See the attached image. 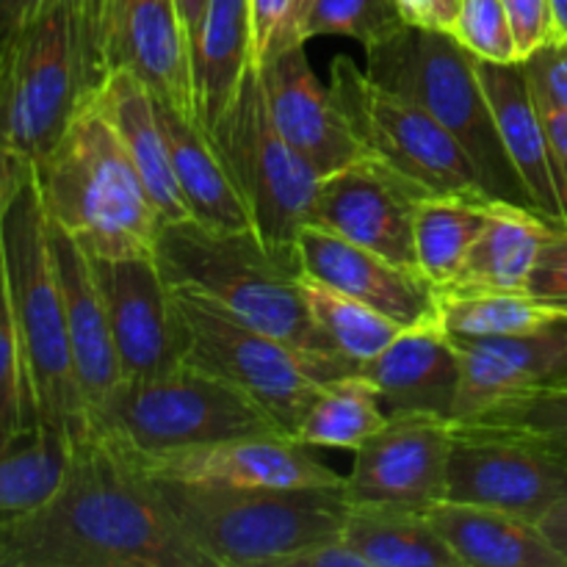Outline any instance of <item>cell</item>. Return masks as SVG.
<instances>
[{
  "instance_id": "5",
  "label": "cell",
  "mask_w": 567,
  "mask_h": 567,
  "mask_svg": "<svg viewBox=\"0 0 567 567\" xmlns=\"http://www.w3.org/2000/svg\"><path fill=\"white\" fill-rule=\"evenodd\" d=\"M155 264L166 286L199 293L255 330L313 352H336L310 316L299 275L277 264L255 230H210L197 219L161 221Z\"/></svg>"
},
{
  "instance_id": "15",
  "label": "cell",
  "mask_w": 567,
  "mask_h": 567,
  "mask_svg": "<svg viewBox=\"0 0 567 567\" xmlns=\"http://www.w3.org/2000/svg\"><path fill=\"white\" fill-rule=\"evenodd\" d=\"M111 446V443H109ZM313 446L288 435H252L164 454L116 452L147 480L219 487H321L347 485L338 471L321 463Z\"/></svg>"
},
{
  "instance_id": "20",
  "label": "cell",
  "mask_w": 567,
  "mask_h": 567,
  "mask_svg": "<svg viewBox=\"0 0 567 567\" xmlns=\"http://www.w3.org/2000/svg\"><path fill=\"white\" fill-rule=\"evenodd\" d=\"M457 347L463 354V382L452 421L476 419L502 399L567 377V324L535 336L465 338Z\"/></svg>"
},
{
  "instance_id": "42",
  "label": "cell",
  "mask_w": 567,
  "mask_h": 567,
  "mask_svg": "<svg viewBox=\"0 0 567 567\" xmlns=\"http://www.w3.org/2000/svg\"><path fill=\"white\" fill-rule=\"evenodd\" d=\"M282 567H369L365 559L349 546L343 537L336 540H324L313 548H305V551L288 557Z\"/></svg>"
},
{
  "instance_id": "26",
  "label": "cell",
  "mask_w": 567,
  "mask_h": 567,
  "mask_svg": "<svg viewBox=\"0 0 567 567\" xmlns=\"http://www.w3.org/2000/svg\"><path fill=\"white\" fill-rule=\"evenodd\" d=\"M155 111L164 125L172 169H175L177 186H181L192 219L210 230H252L247 205L233 186L208 133L161 100H155Z\"/></svg>"
},
{
  "instance_id": "46",
  "label": "cell",
  "mask_w": 567,
  "mask_h": 567,
  "mask_svg": "<svg viewBox=\"0 0 567 567\" xmlns=\"http://www.w3.org/2000/svg\"><path fill=\"white\" fill-rule=\"evenodd\" d=\"M28 166L31 164H25L22 158H17L9 147H3V144H0V221H3L6 205L11 203V197H14L17 186H20V181H22V175H25Z\"/></svg>"
},
{
  "instance_id": "36",
  "label": "cell",
  "mask_w": 567,
  "mask_h": 567,
  "mask_svg": "<svg viewBox=\"0 0 567 567\" xmlns=\"http://www.w3.org/2000/svg\"><path fill=\"white\" fill-rule=\"evenodd\" d=\"M33 421H39V415L28 385L20 336L11 313L3 252H0V430L14 432Z\"/></svg>"
},
{
  "instance_id": "40",
  "label": "cell",
  "mask_w": 567,
  "mask_h": 567,
  "mask_svg": "<svg viewBox=\"0 0 567 567\" xmlns=\"http://www.w3.org/2000/svg\"><path fill=\"white\" fill-rule=\"evenodd\" d=\"M507 11L509 28H513L515 48H518V61L535 53L546 42H551L554 33V14L551 0H502Z\"/></svg>"
},
{
  "instance_id": "17",
  "label": "cell",
  "mask_w": 567,
  "mask_h": 567,
  "mask_svg": "<svg viewBox=\"0 0 567 567\" xmlns=\"http://www.w3.org/2000/svg\"><path fill=\"white\" fill-rule=\"evenodd\" d=\"M299 271L369 305L404 330L437 319V288L419 269L393 264L321 227L308 225L299 233Z\"/></svg>"
},
{
  "instance_id": "33",
  "label": "cell",
  "mask_w": 567,
  "mask_h": 567,
  "mask_svg": "<svg viewBox=\"0 0 567 567\" xmlns=\"http://www.w3.org/2000/svg\"><path fill=\"white\" fill-rule=\"evenodd\" d=\"M299 288H302V297L308 302L316 327L324 332L332 349L341 352L343 358L354 360L358 365L377 358L404 330L369 305L358 302L349 293L327 286V282L316 280L305 271H299Z\"/></svg>"
},
{
  "instance_id": "35",
  "label": "cell",
  "mask_w": 567,
  "mask_h": 567,
  "mask_svg": "<svg viewBox=\"0 0 567 567\" xmlns=\"http://www.w3.org/2000/svg\"><path fill=\"white\" fill-rule=\"evenodd\" d=\"M399 0H313L305 22V39L347 37L363 48L385 42L404 28Z\"/></svg>"
},
{
  "instance_id": "38",
  "label": "cell",
  "mask_w": 567,
  "mask_h": 567,
  "mask_svg": "<svg viewBox=\"0 0 567 567\" xmlns=\"http://www.w3.org/2000/svg\"><path fill=\"white\" fill-rule=\"evenodd\" d=\"M313 0H252V61L266 66L305 44V22Z\"/></svg>"
},
{
  "instance_id": "44",
  "label": "cell",
  "mask_w": 567,
  "mask_h": 567,
  "mask_svg": "<svg viewBox=\"0 0 567 567\" xmlns=\"http://www.w3.org/2000/svg\"><path fill=\"white\" fill-rule=\"evenodd\" d=\"M59 0H0V44L20 33L28 22L42 17Z\"/></svg>"
},
{
  "instance_id": "6",
  "label": "cell",
  "mask_w": 567,
  "mask_h": 567,
  "mask_svg": "<svg viewBox=\"0 0 567 567\" xmlns=\"http://www.w3.org/2000/svg\"><path fill=\"white\" fill-rule=\"evenodd\" d=\"M86 430L120 452L142 457L230 437L282 435L255 399L192 363L122 380L105 402L89 410Z\"/></svg>"
},
{
  "instance_id": "8",
  "label": "cell",
  "mask_w": 567,
  "mask_h": 567,
  "mask_svg": "<svg viewBox=\"0 0 567 567\" xmlns=\"http://www.w3.org/2000/svg\"><path fill=\"white\" fill-rule=\"evenodd\" d=\"M208 138L247 205L258 241L277 264L299 275V233L310 225L321 175L271 122L255 61Z\"/></svg>"
},
{
  "instance_id": "45",
  "label": "cell",
  "mask_w": 567,
  "mask_h": 567,
  "mask_svg": "<svg viewBox=\"0 0 567 567\" xmlns=\"http://www.w3.org/2000/svg\"><path fill=\"white\" fill-rule=\"evenodd\" d=\"M546 122L548 142H551L554 166H557L559 194H563V208L567 221V111H540Z\"/></svg>"
},
{
  "instance_id": "3",
  "label": "cell",
  "mask_w": 567,
  "mask_h": 567,
  "mask_svg": "<svg viewBox=\"0 0 567 567\" xmlns=\"http://www.w3.org/2000/svg\"><path fill=\"white\" fill-rule=\"evenodd\" d=\"M153 482L181 535L210 567H282L288 557L343 537L347 485L219 487Z\"/></svg>"
},
{
  "instance_id": "2",
  "label": "cell",
  "mask_w": 567,
  "mask_h": 567,
  "mask_svg": "<svg viewBox=\"0 0 567 567\" xmlns=\"http://www.w3.org/2000/svg\"><path fill=\"white\" fill-rule=\"evenodd\" d=\"M33 172L48 219L89 258L155 255L161 216L94 97Z\"/></svg>"
},
{
  "instance_id": "4",
  "label": "cell",
  "mask_w": 567,
  "mask_h": 567,
  "mask_svg": "<svg viewBox=\"0 0 567 567\" xmlns=\"http://www.w3.org/2000/svg\"><path fill=\"white\" fill-rule=\"evenodd\" d=\"M0 252L39 421L64 426L72 437H81L86 432V408L72 365L50 219L33 166H28L14 197L6 205Z\"/></svg>"
},
{
  "instance_id": "25",
  "label": "cell",
  "mask_w": 567,
  "mask_h": 567,
  "mask_svg": "<svg viewBox=\"0 0 567 567\" xmlns=\"http://www.w3.org/2000/svg\"><path fill=\"white\" fill-rule=\"evenodd\" d=\"M557 225L526 205L493 199L463 269L441 291H529L532 271Z\"/></svg>"
},
{
  "instance_id": "10",
  "label": "cell",
  "mask_w": 567,
  "mask_h": 567,
  "mask_svg": "<svg viewBox=\"0 0 567 567\" xmlns=\"http://www.w3.org/2000/svg\"><path fill=\"white\" fill-rule=\"evenodd\" d=\"M330 81L332 100L365 153L426 197L491 199L471 155L430 111L371 81L349 55H338Z\"/></svg>"
},
{
  "instance_id": "13",
  "label": "cell",
  "mask_w": 567,
  "mask_h": 567,
  "mask_svg": "<svg viewBox=\"0 0 567 567\" xmlns=\"http://www.w3.org/2000/svg\"><path fill=\"white\" fill-rule=\"evenodd\" d=\"M89 260L109 310L122 380L164 374L186 363V321L155 255Z\"/></svg>"
},
{
  "instance_id": "31",
  "label": "cell",
  "mask_w": 567,
  "mask_h": 567,
  "mask_svg": "<svg viewBox=\"0 0 567 567\" xmlns=\"http://www.w3.org/2000/svg\"><path fill=\"white\" fill-rule=\"evenodd\" d=\"M493 199L424 197L415 208V260L432 286H452L463 269L476 236L491 219Z\"/></svg>"
},
{
  "instance_id": "7",
  "label": "cell",
  "mask_w": 567,
  "mask_h": 567,
  "mask_svg": "<svg viewBox=\"0 0 567 567\" xmlns=\"http://www.w3.org/2000/svg\"><path fill=\"white\" fill-rule=\"evenodd\" d=\"M374 83L430 111L474 161L491 199L526 205L532 199L498 138L485 89L471 55L449 31L404 25L385 42L365 48ZM535 210V208H532Z\"/></svg>"
},
{
  "instance_id": "51",
  "label": "cell",
  "mask_w": 567,
  "mask_h": 567,
  "mask_svg": "<svg viewBox=\"0 0 567 567\" xmlns=\"http://www.w3.org/2000/svg\"><path fill=\"white\" fill-rule=\"evenodd\" d=\"M0 437H3V432H0Z\"/></svg>"
},
{
  "instance_id": "19",
  "label": "cell",
  "mask_w": 567,
  "mask_h": 567,
  "mask_svg": "<svg viewBox=\"0 0 567 567\" xmlns=\"http://www.w3.org/2000/svg\"><path fill=\"white\" fill-rule=\"evenodd\" d=\"M388 415L452 419L463 382V354L441 321L408 327L377 358L360 365Z\"/></svg>"
},
{
  "instance_id": "21",
  "label": "cell",
  "mask_w": 567,
  "mask_h": 567,
  "mask_svg": "<svg viewBox=\"0 0 567 567\" xmlns=\"http://www.w3.org/2000/svg\"><path fill=\"white\" fill-rule=\"evenodd\" d=\"M476 75L485 89L504 153L515 175L524 183L532 208L546 216L551 225L567 227L551 142H548L546 122L537 109L529 81H526L524 64L520 61L496 64V61L476 59Z\"/></svg>"
},
{
  "instance_id": "12",
  "label": "cell",
  "mask_w": 567,
  "mask_h": 567,
  "mask_svg": "<svg viewBox=\"0 0 567 567\" xmlns=\"http://www.w3.org/2000/svg\"><path fill=\"white\" fill-rule=\"evenodd\" d=\"M452 419L388 415V424L358 449L347 496L352 507L426 513L446 502Z\"/></svg>"
},
{
  "instance_id": "43",
  "label": "cell",
  "mask_w": 567,
  "mask_h": 567,
  "mask_svg": "<svg viewBox=\"0 0 567 567\" xmlns=\"http://www.w3.org/2000/svg\"><path fill=\"white\" fill-rule=\"evenodd\" d=\"M399 9L408 25L449 31L457 17L460 0H399Z\"/></svg>"
},
{
  "instance_id": "29",
  "label": "cell",
  "mask_w": 567,
  "mask_h": 567,
  "mask_svg": "<svg viewBox=\"0 0 567 567\" xmlns=\"http://www.w3.org/2000/svg\"><path fill=\"white\" fill-rule=\"evenodd\" d=\"M343 540L369 567H463L426 513L352 507Z\"/></svg>"
},
{
  "instance_id": "27",
  "label": "cell",
  "mask_w": 567,
  "mask_h": 567,
  "mask_svg": "<svg viewBox=\"0 0 567 567\" xmlns=\"http://www.w3.org/2000/svg\"><path fill=\"white\" fill-rule=\"evenodd\" d=\"M252 64V0H210L203 28L192 44V78L197 125H216L236 97Z\"/></svg>"
},
{
  "instance_id": "24",
  "label": "cell",
  "mask_w": 567,
  "mask_h": 567,
  "mask_svg": "<svg viewBox=\"0 0 567 567\" xmlns=\"http://www.w3.org/2000/svg\"><path fill=\"white\" fill-rule=\"evenodd\" d=\"M437 535L471 567H567V559L540 532L518 515L463 502H441L426 509Z\"/></svg>"
},
{
  "instance_id": "23",
  "label": "cell",
  "mask_w": 567,
  "mask_h": 567,
  "mask_svg": "<svg viewBox=\"0 0 567 567\" xmlns=\"http://www.w3.org/2000/svg\"><path fill=\"white\" fill-rule=\"evenodd\" d=\"M94 103L114 125L161 221L192 219L181 186H177L175 169H172L169 144H166L164 125L155 111L153 92L131 70H114L94 94Z\"/></svg>"
},
{
  "instance_id": "50",
  "label": "cell",
  "mask_w": 567,
  "mask_h": 567,
  "mask_svg": "<svg viewBox=\"0 0 567 567\" xmlns=\"http://www.w3.org/2000/svg\"><path fill=\"white\" fill-rule=\"evenodd\" d=\"M0 53H3V44H0Z\"/></svg>"
},
{
  "instance_id": "16",
  "label": "cell",
  "mask_w": 567,
  "mask_h": 567,
  "mask_svg": "<svg viewBox=\"0 0 567 567\" xmlns=\"http://www.w3.org/2000/svg\"><path fill=\"white\" fill-rule=\"evenodd\" d=\"M103 42L109 72L131 70L155 100L197 122L192 44L177 0H105Z\"/></svg>"
},
{
  "instance_id": "49",
  "label": "cell",
  "mask_w": 567,
  "mask_h": 567,
  "mask_svg": "<svg viewBox=\"0 0 567 567\" xmlns=\"http://www.w3.org/2000/svg\"><path fill=\"white\" fill-rule=\"evenodd\" d=\"M551 14H554V39H565L567 42V0H551Z\"/></svg>"
},
{
  "instance_id": "41",
  "label": "cell",
  "mask_w": 567,
  "mask_h": 567,
  "mask_svg": "<svg viewBox=\"0 0 567 567\" xmlns=\"http://www.w3.org/2000/svg\"><path fill=\"white\" fill-rule=\"evenodd\" d=\"M529 293L567 308V227H557L543 247L529 280Z\"/></svg>"
},
{
  "instance_id": "47",
  "label": "cell",
  "mask_w": 567,
  "mask_h": 567,
  "mask_svg": "<svg viewBox=\"0 0 567 567\" xmlns=\"http://www.w3.org/2000/svg\"><path fill=\"white\" fill-rule=\"evenodd\" d=\"M537 526H540V532L546 535V540L567 559V498L554 504V507L537 520Z\"/></svg>"
},
{
  "instance_id": "30",
  "label": "cell",
  "mask_w": 567,
  "mask_h": 567,
  "mask_svg": "<svg viewBox=\"0 0 567 567\" xmlns=\"http://www.w3.org/2000/svg\"><path fill=\"white\" fill-rule=\"evenodd\" d=\"M437 321L457 341L535 336L567 324V308L529 291H437Z\"/></svg>"
},
{
  "instance_id": "1",
  "label": "cell",
  "mask_w": 567,
  "mask_h": 567,
  "mask_svg": "<svg viewBox=\"0 0 567 567\" xmlns=\"http://www.w3.org/2000/svg\"><path fill=\"white\" fill-rule=\"evenodd\" d=\"M0 567H210L153 482L92 432L53 498L0 535Z\"/></svg>"
},
{
  "instance_id": "37",
  "label": "cell",
  "mask_w": 567,
  "mask_h": 567,
  "mask_svg": "<svg viewBox=\"0 0 567 567\" xmlns=\"http://www.w3.org/2000/svg\"><path fill=\"white\" fill-rule=\"evenodd\" d=\"M449 33L480 61H518V48L502 0H460Z\"/></svg>"
},
{
  "instance_id": "18",
  "label": "cell",
  "mask_w": 567,
  "mask_h": 567,
  "mask_svg": "<svg viewBox=\"0 0 567 567\" xmlns=\"http://www.w3.org/2000/svg\"><path fill=\"white\" fill-rule=\"evenodd\" d=\"M271 122L286 142L319 172L332 175L365 155L363 144L338 111L330 89H324L305 55V44L260 66Z\"/></svg>"
},
{
  "instance_id": "9",
  "label": "cell",
  "mask_w": 567,
  "mask_h": 567,
  "mask_svg": "<svg viewBox=\"0 0 567 567\" xmlns=\"http://www.w3.org/2000/svg\"><path fill=\"white\" fill-rule=\"evenodd\" d=\"M172 293L188 330L186 363L221 377L255 399L282 435L297 437L321 385L360 371L343 354L313 352L255 330L199 293L183 288H172Z\"/></svg>"
},
{
  "instance_id": "14",
  "label": "cell",
  "mask_w": 567,
  "mask_h": 567,
  "mask_svg": "<svg viewBox=\"0 0 567 567\" xmlns=\"http://www.w3.org/2000/svg\"><path fill=\"white\" fill-rule=\"evenodd\" d=\"M424 197L408 177L365 153L321 177L310 225L374 249L393 264L419 269L415 208Z\"/></svg>"
},
{
  "instance_id": "48",
  "label": "cell",
  "mask_w": 567,
  "mask_h": 567,
  "mask_svg": "<svg viewBox=\"0 0 567 567\" xmlns=\"http://www.w3.org/2000/svg\"><path fill=\"white\" fill-rule=\"evenodd\" d=\"M208 3L210 0H177V11H181V20H183V28H186L188 44H194L199 28H203Z\"/></svg>"
},
{
  "instance_id": "32",
  "label": "cell",
  "mask_w": 567,
  "mask_h": 567,
  "mask_svg": "<svg viewBox=\"0 0 567 567\" xmlns=\"http://www.w3.org/2000/svg\"><path fill=\"white\" fill-rule=\"evenodd\" d=\"M388 424V413L377 388L363 374L338 377L321 385L308 415L297 430V441L308 446L354 449Z\"/></svg>"
},
{
  "instance_id": "28",
  "label": "cell",
  "mask_w": 567,
  "mask_h": 567,
  "mask_svg": "<svg viewBox=\"0 0 567 567\" xmlns=\"http://www.w3.org/2000/svg\"><path fill=\"white\" fill-rule=\"evenodd\" d=\"M72 449L75 437L48 421L20 426L0 441V535L59 493Z\"/></svg>"
},
{
  "instance_id": "34",
  "label": "cell",
  "mask_w": 567,
  "mask_h": 567,
  "mask_svg": "<svg viewBox=\"0 0 567 567\" xmlns=\"http://www.w3.org/2000/svg\"><path fill=\"white\" fill-rule=\"evenodd\" d=\"M529 441L546 452L567 460V377L559 382L535 388L496 402L476 419L457 421Z\"/></svg>"
},
{
  "instance_id": "11",
  "label": "cell",
  "mask_w": 567,
  "mask_h": 567,
  "mask_svg": "<svg viewBox=\"0 0 567 567\" xmlns=\"http://www.w3.org/2000/svg\"><path fill=\"white\" fill-rule=\"evenodd\" d=\"M454 426L446 502L480 504L537 520L567 498V460L476 424Z\"/></svg>"
},
{
  "instance_id": "39",
  "label": "cell",
  "mask_w": 567,
  "mask_h": 567,
  "mask_svg": "<svg viewBox=\"0 0 567 567\" xmlns=\"http://www.w3.org/2000/svg\"><path fill=\"white\" fill-rule=\"evenodd\" d=\"M526 81L540 111H567V42L551 39L524 61Z\"/></svg>"
},
{
  "instance_id": "22",
  "label": "cell",
  "mask_w": 567,
  "mask_h": 567,
  "mask_svg": "<svg viewBox=\"0 0 567 567\" xmlns=\"http://www.w3.org/2000/svg\"><path fill=\"white\" fill-rule=\"evenodd\" d=\"M50 241H53L55 266H59L72 365H75L83 408L89 413L100 402H105V396L122 382L120 354H116L109 310H105L89 255L53 221H50Z\"/></svg>"
}]
</instances>
